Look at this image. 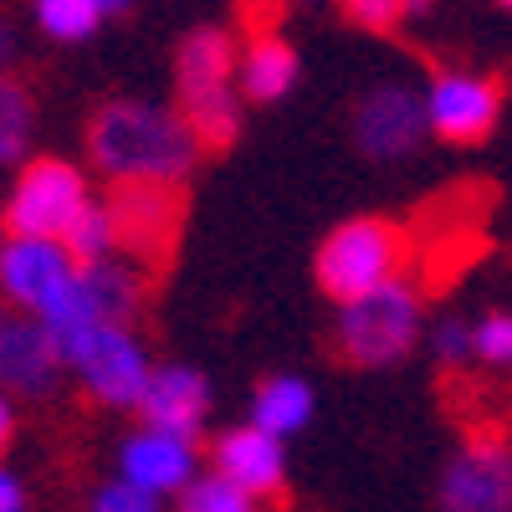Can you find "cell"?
I'll return each mask as SVG.
<instances>
[{
  "mask_svg": "<svg viewBox=\"0 0 512 512\" xmlns=\"http://www.w3.org/2000/svg\"><path fill=\"white\" fill-rule=\"evenodd\" d=\"M88 512H164V502L149 497V492H139L134 482H123V477H108V482L93 487Z\"/></svg>",
  "mask_w": 512,
  "mask_h": 512,
  "instance_id": "cell-26",
  "label": "cell"
},
{
  "mask_svg": "<svg viewBox=\"0 0 512 512\" xmlns=\"http://www.w3.org/2000/svg\"><path fill=\"white\" fill-rule=\"evenodd\" d=\"M62 354L52 333L41 328L31 313H6L0 318V390L11 400H47L62 384Z\"/></svg>",
  "mask_w": 512,
  "mask_h": 512,
  "instance_id": "cell-15",
  "label": "cell"
},
{
  "mask_svg": "<svg viewBox=\"0 0 512 512\" xmlns=\"http://www.w3.org/2000/svg\"><path fill=\"white\" fill-rule=\"evenodd\" d=\"M0 512H26V487L6 461H0Z\"/></svg>",
  "mask_w": 512,
  "mask_h": 512,
  "instance_id": "cell-27",
  "label": "cell"
},
{
  "mask_svg": "<svg viewBox=\"0 0 512 512\" xmlns=\"http://www.w3.org/2000/svg\"><path fill=\"white\" fill-rule=\"evenodd\" d=\"M338 16L369 36H390L405 26V0H338Z\"/></svg>",
  "mask_w": 512,
  "mask_h": 512,
  "instance_id": "cell-25",
  "label": "cell"
},
{
  "mask_svg": "<svg viewBox=\"0 0 512 512\" xmlns=\"http://www.w3.org/2000/svg\"><path fill=\"white\" fill-rule=\"evenodd\" d=\"M134 415L139 425H159V431L200 441L210 431V415H216V395H210V379L195 364H154Z\"/></svg>",
  "mask_w": 512,
  "mask_h": 512,
  "instance_id": "cell-14",
  "label": "cell"
},
{
  "mask_svg": "<svg viewBox=\"0 0 512 512\" xmlns=\"http://www.w3.org/2000/svg\"><path fill=\"white\" fill-rule=\"evenodd\" d=\"M313 415H318V390L303 374H267L251 390V405H246V420L262 425L277 441H292L297 431H308Z\"/></svg>",
  "mask_w": 512,
  "mask_h": 512,
  "instance_id": "cell-18",
  "label": "cell"
},
{
  "mask_svg": "<svg viewBox=\"0 0 512 512\" xmlns=\"http://www.w3.org/2000/svg\"><path fill=\"white\" fill-rule=\"evenodd\" d=\"M236 47L231 26H190L175 47V108L195 128L205 154L231 149L246 128V98L236 88Z\"/></svg>",
  "mask_w": 512,
  "mask_h": 512,
  "instance_id": "cell-2",
  "label": "cell"
},
{
  "mask_svg": "<svg viewBox=\"0 0 512 512\" xmlns=\"http://www.w3.org/2000/svg\"><path fill=\"white\" fill-rule=\"evenodd\" d=\"M62 369L82 384V395L103 410L134 415L144 400V384L154 374V354L134 333V323H98L62 344Z\"/></svg>",
  "mask_w": 512,
  "mask_h": 512,
  "instance_id": "cell-6",
  "label": "cell"
},
{
  "mask_svg": "<svg viewBox=\"0 0 512 512\" xmlns=\"http://www.w3.org/2000/svg\"><path fill=\"white\" fill-rule=\"evenodd\" d=\"M472 359L487 369H512V308L472 318Z\"/></svg>",
  "mask_w": 512,
  "mask_h": 512,
  "instance_id": "cell-24",
  "label": "cell"
},
{
  "mask_svg": "<svg viewBox=\"0 0 512 512\" xmlns=\"http://www.w3.org/2000/svg\"><path fill=\"white\" fill-rule=\"evenodd\" d=\"M272 11H287V6H308V0H267Z\"/></svg>",
  "mask_w": 512,
  "mask_h": 512,
  "instance_id": "cell-32",
  "label": "cell"
},
{
  "mask_svg": "<svg viewBox=\"0 0 512 512\" xmlns=\"http://www.w3.org/2000/svg\"><path fill=\"white\" fill-rule=\"evenodd\" d=\"M313 277L328 292L333 308L354 303V297H364L374 287L410 277V236H405V226L384 221V216H349L318 241Z\"/></svg>",
  "mask_w": 512,
  "mask_h": 512,
  "instance_id": "cell-4",
  "label": "cell"
},
{
  "mask_svg": "<svg viewBox=\"0 0 512 512\" xmlns=\"http://www.w3.org/2000/svg\"><path fill=\"white\" fill-rule=\"evenodd\" d=\"M303 82V57L297 47L272 31V26H256L251 36H241L236 47V88L246 98V108H277L297 93Z\"/></svg>",
  "mask_w": 512,
  "mask_h": 512,
  "instance_id": "cell-16",
  "label": "cell"
},
{
  "mask_svg": "<svg viewBox=\"0 0 512 512\" xmlns=\"http://www.w3.org/2000/svg\"><path fill=\"white\" fill-rule=\"evenodd\" d=\"M205 472H216L231 487H241L246 497L267 502L287 487V441L267 436L262 425H251V420L226 425V431H216L205 446Z\"/></svg>",
  "mask_w": 512,
  "mask_h": 512,
  "instance_id": "cell-12",
  "label": "cell"
},
{
  "mask_svg": "<svg viewBox=\"0 0 512 512\" xmlns=\"http://www.w3.org/2000/svg\"><path fill=\"white\" fill-rule=\"evenodd\" d=\"M349 139L374 164H405L431 144V123H425L420 82L410 77H379L354 98L349 108Z\"/></svg>",
  "mask_w": 512,
  "mask_h": 512,
  "instance_id": "cell-9",
  "label": "cell"
},
{
  "mask_svg": "<svg viewBox=\"0 0 512 512\" xmlns=\"http://www.w3.org/2000/svg\"><path fill=\"white\" fill-rule=\"evenodd\" d=\"M72 251L52 236H6L0 246V303L11 313H41L52 292L72 277Z\"/></svg>",
  "mask_w": 512,
  "mask_h": 512,
  "instance_id": "cell-13",
  "label": "cell"
},
{
  "mask_svg": "<svg viewBox=\"0 0 512 512\" xmlns=\"http://www.w3.org/2000/svg\"><path fill=\"white\" fill-rule=\"evenodd\" d=\"M425 292L415 277L374 287L333 313V349L354 369H395L425 344Z\"/></svg>",
  "mask_w": 512,
  "mask_h": 512,
  "instance_id": "cell-3",
  "label": "cell"
},
{
  "mask_svg": "<svg viewBox=\"0 0 512 512\" xmlns=\"http://www.w3.org/2000/svg\"><path fill=\"white\" fill-rule=\"evenodd\" d=\"M441 512H512V446L497 431L466 436L436 482Z\"/></svg>",
  "mask_w": 512,
  "mask_h": 512,
  "instance_id": "cell-10",
  "label": "cell"
},
{
  "mask_svg": "<svg viewBox=\"0 0 512 512\" xmlns=\"http://www.w3.org/2000/svg\"><path fill=\"white\" fill-rule=\"evenodd\" d=\"M175 502H180V512H262V502H256V497H246L241 487H231L216 472H205V466H200V477Z\"/></svg>",
  "mask_w": 512,
  "mask_h": 512,
  "instance_id": "cell-22",
  "label": "cell"
},
{
  "mask_svg": "<svg viewBox=\"0 0 512 512\" xmlns=\"http://www.w3.org/2000/svg\"><path fill=\"white\" fill-rule=\"evenodd\" d=\"M88 169L113 190H185L205 149L185 113L164 98H108L88 118Z\"/></svg>",
  "mask_w": 512,
  "mask_h": 512,
  "instance_id": "cell-1",
  "label": "cell"
},
{
  "mask_svg": "<svg viewBox=\"0 0 512 512\" xmlns=\"http://www.w3.org/2000/svg\"><path fill=\"white\" fill-rule=\"evenodd\" d=\"M123 482H134L139 492L149 497H180L195 477H200V466H205V451L200 441L190 436H175V431H159V425H134L123 441H118V456H113Z\"/></svg>",
  "mask_w": 512,
  "mask_h": 512,
  "instance_id": "cell-11",
  "label": "cell"
},
{
  "mask_svg": "<svg viewBox=\"0 0 512 512\" xmlns=\"http://www.w3.org/2000/svg\"><path fill=\"white\" fill-rule=\"evenodd\" d=\"M425 344H431V359L441 369H466L472 359V318L466 313H441L425 323Z\"/></svg>",
  "mask_w": 512,
  "mask_h": 512,
  "instance_id": "cell-23",
  "label": "cell"
},
{
  "mask_svg": "<svg viewBox=\"0 0 512 512\" xmlns=\"http://www.w3.org/2000/svg\"><path fill=\"white\" fill-rule=\"evenodd\" d=\"M31 21L57 47H77V41L98 36L103 11H98V0H31Z\"/></svg>",
  "mask_w": 512,
  "mask_h": 512,
  "instance_id": "cell-21",
  "label": "cell"
},
{
  "mask_svg": "<svg viewBox=\"0 0 512 512\" xmlns=\"http://www.w3.org/2000/svg\"><path fill=\"white\" fill-rule=\"evenodd\" d=\"M16 57H21V41H16V26H11L6 16H0V77H11Z\"/></svg>",
  "mask_w": 512,
  "mask_h": 512,
  "instance_id": "cell-28",
  "label": "cell"
},
{
  "mask_svg": "<svg viewBox=\"0 0 512 512\" xmlns=\"http://www.w3.org/2000/svg\"><path fill=\"white\" fill-rule=\"evenodd\" d=\"M497 6H502V11H512V0H497Z\"/></svg>",
  "mask_w": 512,
  "mask_h": 512,
  "instance_id": "cell-34",
  "label": "cell"
},
{
  "mask_svg": "<svg viewBox=\"0 0 512 512\" xmlns=\"http://www.w3.org/2000/svg\"><path fill=\"white\" fill-rule=\"evenodd\" d=\"M113 210L123 226V251L164 256L180 231V190H113Z\"/></svg>",
  "mask_w": 512,
  "mask_h": 512,
  "instance_id": "cell-17",
  "label": "cell"
},
{
  "mask_svg": "<svg viewBox=\"0 0 512 512\" xmlns=\"http://www.w3.org/2000/svg\"><path fill=\"white\" fill-rule=\"evenodd\" d=\"M6 313H11V308H6V303H0V318H6Z\"/></svg>",
  "mask_w": 512,
  "mask_h": 512,
  "instance_id": "cell-35",
  "label": "cell"
},
{
  "mask_svg": "<svg viewBox=\"0 0 512 512\" xmlns=\"http://www.w3.org/2000/svg\"><path fill=\"white\" fill-rule=\"evenodd\" d=\"M11 436H16V400L0 390V451L11 446Z\"/></svg>",
  "mask_w": 512,
  "mask_h": 512,
  "instance_id": "cell-29",
  "label": "cell"
},
{
  "mask_svg": "<svg viewBox=\"0 0 512 512\" xmlns=\"http://www.w3.org/2000/svg\"><path fill=\"white\" fill-rule=\"evenodd\" d=\"M98 11H103V21H113V16H128V11H134V0H98Z\"/></svg>",
  "mask_w": 512,
  "mask_h": 512,
  "instance_id": "cell-31",
  "label": "cell"
},
{
  "mask_svg": "<svg viewBox=\"0 0 512 512\" xmlns=\"http://www.w3.org/2000/svg\"><path fill=\"white\" fill-rule=\"evenodd\" d=\"M62 246L72 251V262H108V256H123V226L113 200H88V210L67 226Z\"/></svg>",
  "mask_w": 512,
  "mask_h": 512,
  "instance_id": "cell-19",
  "label": "cell"
},
{
  "mask_svg": "<svg viewBox=\"0 0 512 512\" xmlns=\"http://www.w3.org/2000/svg\"><path fill=\"white\" fill-rule=\"evenodd\" d=\"M149 277L134 256H108V262H77L72 277L52 292V303L36 313V323L52 333V344L62 354V344H72L77 333H88L98 323H134V313L144 308Z\"/></svg>",
  "mask_w": 512,
  "mask_h": 512,
  "instance_id": "cell-5",
  "label": "cell"
},
{
  "mask_svg": "<svg viewBox=\"0 0 512 512\" xmlns=\"http://www.w3.org/2000/svg\"><path fill=\"white\" fill-rule=\"evenodd\" d=\"M420 98H425L431 139L456 144V149L487 144L497 134V123H502V108H507L502 82L482 67H466V62L431 67L420 77Z\"/></svg>",
  "mask_w": 512,
  "mask_h": 512,
  "instance_id": "cell-8",
  "label": "cell"
},
{
  "mask_svg": "<svg viewBox=\"0 0 512 512\" xmlns=\"http://www.w3.org/2000/svg\"><path fill=\"white\" fill-rule=\"evenodd\" d=\"M431 11H436V0H405V26L431 21Z\"/></svg>",
  "mask_w": 512,
  "mask_h": 512,
  "instance_id": "cell-30",
  "label": "cell"
},
{
  "mask_svg": "<svg viewBox=\"0 0 512 512\" xmlns=\"http://www.w3.org/2000/svg\"><path fill=\"white\" fill-rule=\"evenodd\" d=\"M0 246H6V221H0Z\"/></svg>",
  "mask_w": 512,
  "mask_h": 512,
  "instance_id": "cell-33",
  "label": "cell"
},
{
  "mask_svg": "<svg viewBox=\"0 0 512 512\" xmlns=\"http://www.w3.org/2000/svg\"><path fill=\"white\" fill-rule=\"evenodd\" d=\"M88 200H93V180L77 159L36 154L16 169L6 200H0V221H6V236H52V241H62L67 226L88 210Z\"/></svg>",
  "mask_w": 512,
  "mask_h": 512,
  "instance_id": "cell-7",
  "label": "cell"
},
{
  "mask_svg": "<svg viewBox=\"0 0 512 512\" xmlns=\"http://www.w3.org/2000/svg\"><path fill=\"white\" fill-rule=\"evenodd\" d=\"M31 128H36V103L21 77H0V175L21 169L31 154Z\"/></svg>",
  "mask_w": 512,
  "mask_h": 512,
  "instance_id": "cell-20",
  "label": "cell"
}]
</instances>
